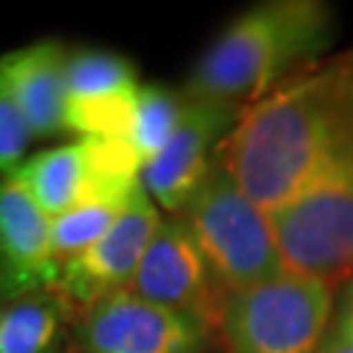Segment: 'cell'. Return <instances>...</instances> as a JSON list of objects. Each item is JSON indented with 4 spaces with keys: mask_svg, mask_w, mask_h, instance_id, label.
<instances>
[{
    "mask_svg": "<svg viewBox=\"0 0 353 353\" xmlns=\"http://www.w3.org/2000/svg\"><path fill=\"white\" fill-rule=\"evenodd\" d=\"M220 160L265 212L353 168V48L306 65L241 113Z\"/></svg>",
    "mask_w": 353,
    "mask_h": 353,
    "instance_id": "cell-1",
    "label": "cell"
},
{
    "mask_svg": "<svg viewBox=\"0 0 353 353\" xmlns=\"http://www.w3.org/2000/svg\"><path fill=\"white\" fill-rule=\"evenodd\" d=\"M332 42V11L319 0H270L236 16L202 52L186 100L249 108L306 68Z\"/></svg>",
    "mask_w": 353,
    "mask_h": 353,
    "instance_id": "cell-2",
    "label": "cell"
},
{
    "mask_svg": "<svg viewBox=\"0 0 353 353\" xmlns=\"http://www.w3.org/2000/svg\"><path fill=\"white\" fill-rule=\"evenodd\" d=\"M181 220L223 290L249 288L285 270L270 212L228 173L220 152Z\"/></svg>",
    "mask_w": 353,
    "mask_h": 353,
    "instance_id": "cell-3",
    "label": "cell"
},
{
    "mask_svg": "<svg viewBox=\"0 0 353 353\" xmlns=\"http://www.w3.org/2000/svg\"><path fill=\"white\" fill-rule=\"evenodd\" d=\"M332 303V283L283 270L228 290L214 325L228 353H316L327 338Z\"/></svg>",
    "mask_w": 353,
    "mask_h": 353,
    "instance_id": "cell-4",
    "label": "cell"
},
{
    "mask_svg": "<svg viewBox=\"0 0 353 353\" xmlns=\"http://www.w3.org/2000/svg\"><path fill=\"white\" fill-rule=\"evenodd\" d=\"M283 265L335 283L353 270V168L319 181L270 212Z\"/></svg>",
    "mask_w": 353,
    "mask_h": 353,
    "instance_id": "cell-5",
    "label": "cell"
},
{
    "mask_svg": "<svg viewBox=\"0 0 353 353\" xmlns=\"http://www.w3.org/2000/svg\"><path fill=\"white\" fill-rule=\"evenodd\" d=\"M243 108L212 100H186L183 115L163 150L141 165V186L152 202L183 212L212 170L217 152L239 123Z\"/></svg>",
    "mask_w": 353,
    "mask_h": 353,
    "instance_id": "cell-6",
    "label": "cell"
},
{
    "mask_svg": "<svg viewBox=\"0 0 353 353\" xmlns=\"http://www.w3.org/2000/svg\"><path fill=\"white\" fill-rule=\"evenodd\" d=\"M128 290L154 306L191 316L204 327L217 322L220 301L228 293L214 280L181 217H170L157 225Z\"/></svg>",
    "mask_w": 353,
    "mask_h": 353,
    "instance_id": "cell-7",
    "label": "cell"
},
{
    "mask_svg": "<svg viewBox=\"0 0 353 353\" xmlns=\"http://www.w3.org/2000/svg\"><path fill=\"white\" fill-rule=\"evenodd\" d=\"M160 223L163 217L139 181L113 228L87 252L68 259L61 267L55 285L84 306L128 290Z\"/></svg>",
    "mask_w": 353,
    "mask_h": 353,
    "instance_id": "cell-8",
    "label": "cell"
},
{
    "mask_svg": "<svg viewBox=\"0 0 353 353\" xmlns=\"http://www.w3.org/2000/svg\"><path fill=\"white\" fill-rule=\"evenodd\" d=\"M204 325L186 314L144 301L131 290L87 306L79 345L81 353H196Z\"/></svg>",
    "mask_w": 353,
    "mask_h": 353,
    "instance_id": "cell-9",
    "label": "cell"
},
{
    "mask_svg": "<svg viewBox=\"0 0 353 353\" xmlns=\"http://www.w3.org/2000/svg\"><path fill=\"white\" fill-rule=\"evenodd\" d=\"M52 220L19 181H0V303L45 293L58 283Z\"/></svg>",
    "mask_w": 353,
    "mask_h": 353,
    "instance_id": "cell-10",
    "label": "cell"
},
{
    "mask_svg": "<svg viewBox=\"0 0 353 353\" xmlns=\"http://www.w3.org/2000/svg\"><path fill=\"white\" fill-rule=\"evenodd\" d=\"M68 52L55 39H42L0 55V81L24 113L34 139L65 131V68Z\"/></svg>",
    "mask_w": 353,
    "mask_h": 353,
    "instance_id": "cell-11",
    "label": "cell"
},
{
    "mask_svg": "<svg viewBox=\"0 0 353 353\" xmlns=\"http://www.w3.org/2000/svg\"><path fill=\"white\" fill-rule=\"evenodd\" d=\"M11 178L19 181V186L50 220L74 210L76 204L84 202L92 194H97L84 141L39 152L19 165Z\"/></svg>",
    "mask_w": 353,
    "mask_h": 353,
    "instance_id": "cell-12",
    "label": "cell"
},
{
    "mask_svg": "<svg viewBox=\"0 0 353 353\" xmlns=\"http://www.w3.org/2000/svg\"><path fill=\"white\" fill-rule=\"evenodd\" d=\"M63 314L48 293L0 303V353H58Z\"/></svg>",
    "mask_w": 353,
    "mask_h": 353,
    "instance_id": "cell-13",
    "label": "cell"
},
{
    "mask_svg": "<svg viewBox=\"0 0 353 353\" xmlns=\"http://www.w3.org/2000/svg\"><path fill=\"white\" fill-rule=\"evenodd\" d=\"M134 191L128 194H92L84 202H79L74 210L63 212L61 217L52 220V254L58 270L87 252L92 243L97 241L113 228L118 214L123 212Z\"/></svg>",
    "mask_w": 353,
    "mask_h": 353,
    "instance_id": "cell-14",
    "label": "cell"
},
{
    "mask_svg": "<svg viewBox=\"0 0 353 353\" xmlns=\"http://www.w3.org/2000/svg\"><path fill=\"white\" fill-rule=\"evenodd\" d=\"M137 71L126 58L115 52L87 50L68 58L65 68V100H92L108 94L137 92Z\"/></svg>",
    "mask_w": 353,
    "mask_h": 353,
    "instance_id": "cell-15",
    "label": "cell"
},
{
    "mask_svg": "<svg viewBox=\"0 0 353 353\" xmlns=\"http://www.w3.org/2000/svg\"><path fill=\"white\" fill-rule=\"evenodd\" d=\"M183 108H186L183 94H176L170 89L157 87V84H147L139 89V105H137L131 144L141 157V165L150 163L152 157L168 144L181 115H183Z\"/></svg>",
    "mask_w": 353,
    "mask_h": 353,
    "instance_id": "cell-16",
    "label": "cell"
},
{
    "mask_svg": "<svg viewBox=\"0 0 353 353\" xmlns=\"http://www.w3.org/2000/svg\"><path fill=\"white\" fill-rule=\"evenodd\" d=\"M34 139L32 128L26 123L24 113L19 110L16 100L6 84L0 81V173H8L21 165L24 152L29 150V141Z\"/></svg>",
    "mask_w": 353,
    "mask_h": 353,
    "instance_id": "cell-17",
    "label": "cell"
},
{
    "mask_svg": "<svg viewBox=\"0 0 353 353\" xmlns=\"http://www.w3.org/2000/svg\"><path fill=\"white\" fill-rule=\"evenodd\" d=\"M316 353H353V343L345 341L338 330H332V332H327V338L322 341Z\"/></svg>",
    "mask_w": 353,
    "mask_h": 353,
    "instance_id": "cell-18",
    "label": "cell"
},
{
    "mask_svg": "<svg viewBox=\"0 0 353 353\" xmlns=\"http://www.w3.org/2000/svg\"><path fill=\"white\" fill-rule=\"evenodd\" d=\"M338 332H341L345 341L353 343V288L348 293V299L343 303V312H341V319H338Z\"/></svg>",
    "mask_w": 353,
    "mask_h": 353,
    "instance_id": "cell-19",
    "label": "cell"
}]
</instances>
